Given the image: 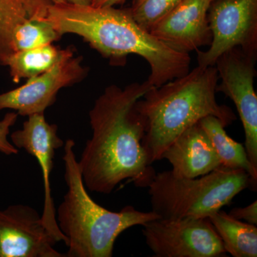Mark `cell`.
<instances>
[{
  "label": "cell",
  "mask_w": 257,
  "mask_h": 257,
  "mask_svg": "<svg viewBox=\"0 0 257 257\" xmlns=\"http://www.w3.org/2000/svg\"><path fill=\"white\" fill-rule=\"evenodd\" d=\"M210 1H211V2L214 1V0H210Z\"/></svg>",
  "instance_id": "obj_25"
},
{
  "label": "cell",
  "mask_w": 257,
  "mask_h": 257,
  "mask_svg": "<svg viewBox=\"0 0 257 257\" xmlns=\"http://www.w3.org/2000/svg\"><path fill=\"white\" fill-rule=\"evenodd\" d=\"M67 3L78 6H89L92 5V0H66Z\"/></svg>",
  "instance_id": "obj_23"
},
{
  "label": "cell",
  "mask_w": 257,
  "mask_h": 257,
  "mask_svg": "<svg viewBox=\"0 0 257 257\" xmlns=\"http://www.w3.org/2000/svg\"><path fill=\"white\" fill-rule=\"evenodd\" d=\"M126 0H92L93 7H114L116 5L123 4Z\"/></svg>",
  "instance_id": "obj_22"
},
{
  "label": "cell",
  "mask_w": 257,
  "mask_h": 257,
  "mask_svg": "<svg viewBox=\"0 0 257 257\" xmlns=\"http://www.w3.org/2000/svg\"><path fill=\"white\" fill-rule=\"evenodd\" d=\"M50 0H0V54L10 32L18 24L47 15Z\"/></svg>",
  "instance_id": "obj_18"
},
{
  "label": "cell",
  "mask_w": 257,
  "mask_h": 257,
  "mask_svg": "<svg viewBox=\"0 0 257 257\" xmlns=\"http://www.w3.org/2000/svg\"><path fill=\"white\" fill-rule=\"evenodd\" d=\"M151 87L147 80L124 88L113 84L96 99L89 114L92 138L78 160L91 192L111 194L125 180L141 188L151 184L156 172L143 146L145 127L135 109Z\"/></svg>",
  "instance_id": "obj_1"
},
{
  "label": "cell",
  "mask_w": 257,
  "mask_h": 257,
  "mask_svg": "<svg viewBox=\"0 0 257 257\" xmlns=\"http://www.w3.org/2000/svg\"><path fill=\"white\" fill-rule=\"evenodd\" d=\"M18 114L15 111L7 113L0 121V152L6 155H18L19 150L8 140L10 128L16 123Z\"/></svg>",
  "instance_id": "obj_20"
},
{
  "label": "cell",
  "mask_w": 257,
  "mask_h": 257,
  "mask_svg": "<svg viewBox=\"0 0 257 257\" xmlns=\"http://www.w3.org/2000/svg\"><path fill=\"white\" fill-rule=\"evenodd\" d=\"M177 177L194 178L223 167L209 137L199 122L187 128L162 156Z\"/></svg>",
  "instance_id": "obj_13"
},
{
  "label": "cell",
  "mask_w": 257,
  "mask_h": 257,
  "mask_svg": "<svg viewBox=\"0 0 257 257\" xmlns=\"http://www.w3.org/2000/svg\"><path fill=\"white\" fill-rule=\"evenodd\" d=\"M219 82L215 66L195 68L160 87L152 86L135 109L143 120V145L150 163L162 160L167 147L187 128L214 116L225 127L236 119L231 108L216 101Z\"/></svg>",
  "instance_id": "obj_3"
},
{
  "label": "cell",
  "mask_w": 257,
  "mask_h": 257,
  "mask_svg": "<svg viewBox=\"0 0 257 257\" xmlns=\"http://www.w3.org/2000/svg\"><path fill=\"white\" fill-rule=\"evenodd\" d=\"M53 4H62V3H67L66 0H50Z\"/></svg>",
  "instance_id": "obj_24"
},
{
  "label": "cell",
  "mask_w": 257,
  "mask_h": 257,
  "mask_svg": "<svg viewBox=\"0 0 257 257\" xmlns=\"http://www.w3.org/2000/svg\"><path fill=\"white\" fill-rule=\"evenodd\" d=\"M210 4V0H182L150 32L167 46L182 53L209 46L212 40L208 21Z\"/></svg>",
  "instance_id": "obj_12"
},
{
  "label": "cell",
  "mask_w": 257,
  "mask_h": 257,
  "mask_svg": "<svg viewBox=\"0 0 257 257\" xmlns=\"http://www.w3.org/2000/svg\"><path fill=\"white\" fill-rule=\"evenodd\" d=\"M74 55L71 48L61 50L52 44L15 52L7 57L1 65L8 66L13 82L30 79L50 70L67 57Z\"/></svg>",
  "instance_id": "obj_14"
},
{
  "label": "cell",
  "mask_w": 257,
  "mask_h": 257,
  "mask_svg": "<svg viewBox=\"0 0 257 257\" xmlns=\"http://www.w3.org/2000/svg\"><path fill=\"white\" fill-rule=\"evenodd\" d=\"M199 124L209 137L223 167L247 172L251 177L253 189L256 188L257 172L250 163L242 144L230 138L225 131L224 124L215 116H206L199 121Z\"/></svg>",
  "instance_id": "obj_16"
},
{
  "label": "cell",
  "mask_w": 257,
  "mask_h": 257,
  "mask_svg": "<svg viewBox=\"0 0 257 257\" xmlns=\"http://www.w3.org/2000/svg\"><path fill=\"white\" fill-rule=\"evenodd\" d=\"M229 215L240 221H245L248 224L257 225V202L254 201L245 207L234 208L230 211Z\"/></svg>",
  "instance_id": "obj_21"
},
{
  "label": "cell",
  "mask_w": 257,
  "mask_h": 257,
  "mask_svg": "<svg viewBox=\"0 0 257 257\" xmlns=\"http://www.w3.org/2000/svg\"><path fill=\"white\" fill-rule=\"evenodd\" d=\"M74 146L73 140L63 146L67 192L56 210L59 229L67 239L66 256L111 257L115 241L125 230L160 217L133 206L111 211L94 202L84 185Z\"/></svg>",
  "instance_id": "obj_4"
},
{
  "label": "cell",
  "mask_w": 257,
  "mask_h": 257,
  "mask_svg": "<svg viewBox=\"0 0 257 257\" xmlns=\"http://www.w3.org/2000/svg\"><path fill=\"white\" fill-rule=\"evenodd\" d=\"M226 253L234 257L257 256V228L219 210L209 217Z\"/></svg>",
  "instance_id": "obj_15"
},
{
  "label": "cell",
  "mask_w": 257,
  "mask_h": 257,
  "mask_svg": "<svg viewBox=\"0 0 257 257\" xmlns=\"http://www.w3.org/2000/svg\"><path fill=\"white\" fill-rule=\"evenodd\" d=\"M249 187L247 172L221 167L194 178L177 177L171 170L159 172L148 192L152 211L162 219H204Z\"/></svg>",
  "instance_id": "obj_5"
},
{
  "label": "cell",
  "mask_w": 257,
  "mask_h": 257,
  "mask_svg": "<svg viewBox=\"0 0 257 257\" xmlns=\"http://www.w3.org/2000/svg\"><path fill=\"white\" fill-rule=\"evenodd\" d=\"M57 131V125L50 124L44 113H40L28 116V119L23 123V128L10 135V139L18 150L23 149L35 157L41 167L45 189L42 221L57 243L64 241L67 244V238L61 232L56 219L55 203L50 188V177L54 167L55 151L64 145Z\"/></svg>",
  "instance_id": "obj_10"
},
{
  "label": "cell",
  "mask_w": 257,
  "mask_h": 257,
  "mask_svg": "<svg viewBox=\"0 0 257 257\" xmlns=\"http://www.w3.org/2000/svg\"><path fill=\"white\" fill-rule=\"evenodd\" d=\"M47 15L33 17L13 28L0 54V64L12 54L50 45L60 38Z\"/></svg>",
  "instance_id": "obj_17"
},
{
  "label": "cell",
  "mask_w": 257,
  "mask_h": 257,
  "mask_svg": "<svg viewBox=\"0 0 257 257\" xmlns=\"http://www.w3.org/2000/svg\"><path fill=\"white\" fill-rule=\"evenodd\" d=\"M182 0H133L130 14L135 21L150 32V29L175 9Z\"/></svg>",
  "instance_id": "obj_19"
},
{
  "label": "cell",
  "mask_w": 257,
  "mask_h": 257,
  "mask_svg": "<svg viewBox=\"0 0 257 257\" xmlns=\"http://www.w3.org/2000/svg\"><path fill=\"white\" fill-rule=\"evenodd\" d=\"M57 243L33 207L14 204L0 210V257H66Z\"/></svg>",
  "instance_id": "obj_9"
},
{
  "label": "cell",
  "mask_w": 257,
  "mask_h": 257,
  "mask_svg": "<svg viewBox=\"0 0 257 257\" xmlns=\"http://www.w3.org/2000/svg\"><path fill=\"white\" fill-rule=\"evenodd\" d=\"M257 56L239 47L222 54L216 61L219 80L216 92H222L234 103L242 122L245 149L248 160L257 172V96L254 90Z\"/></svg>",
  "instance_id": "obj_8"
},
{
  "label": "cell",
  "mask_w": 257,
  "mask_h": 257,
  "mask_svg": "<svg viewBox=\"0 0 257 257\" xmlns=\"http://www.w3.org/2000/svg\"><path fill=\"white\" fill-rule=\"evenodd\" d=\"M47 17L62 36L74 34L82 37L111 63L123 64L130 55L143 57L150 67L147 81L154 87L190 70L189 54L172 50L144 30L128 9L52 3Z\"/></svg>",
  "instance_id": "obj_2"
},
{
  "label": "cell",
  "mask_w": 257,
  "mask_h": 257,
  "mask_svg": "<svg viewBox=\"0 0 257 257\" xmlns=\"http://www.w3.org/2000/svg\"><path fill=\"white\" fill-rule=\"evenodd\" d=\"M82 61L81 57L70 56L50 70L28 79L21 87L0 94V110L13 109L23 116L45 113L61 89L79 82L87 74Z\"/></svg>",
  "instance_id": "obj_11"
},
{
  "label": "cell",
  "mask_w": 257,
  "mask_h": 257,
  "mask_svg": "<svg viewBox=\"0 0 257 257\" xmlns=\"http://www.w3.org/2000/svg\"><path fill=\"white\" fill-rule=\"evenodd\" d=\"M208 21L212 40L207 51H197V66H214L222 54L236 47L257 56V0H214Z\"/></svg>",
  "instance_id": "obj_7"
},
{
  "label": "cell",
  "mask_w": 257,
  "mask_h": 257,
  "mask_svg": "<svg viewBox=\"0 0 257 257\" xmlns=\"http://www.w3.org/2000/svg\"><path fill=\"white\" fill-rule=\"evenodd\" d=\"M143 227L145 242L155 256L219 257L226 253L209 218H160Z\"/></svg>",
  "instance_id": "obj_6"
}]
</instances>
